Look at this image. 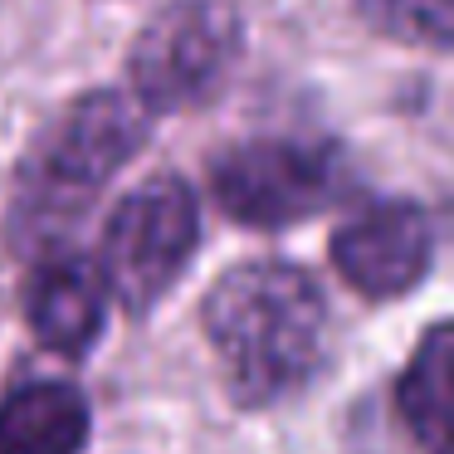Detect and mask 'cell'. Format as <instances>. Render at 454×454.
Segmentation results:
<instances>
[{"label":"cell","instance_id":"obj_1","mask_svg":"<svg viewBox=\"0 0 454 454\" xmlns=\"http://www.w3.org/2000/svg\"><path fill=\"white\" fill-rule=\"evenodd\" d=\"M200 327L230 395L239 405H274L323 362L327 298L308 269L288 259H249L206 294Z\"/></svg>","mask_w":454,"mask_h":454},{"label":"cell","instance_id":"obj_2","mask_svg":"<svg viewBox=\"0 0 454 454\" xmlns=\"http://www.w3.org/2000/svg\"><path fill=\"white\" fill-rule=\"evenodd\" d=\"M152 118L137 98L118 89H98L74 98L50 132L40 137L20 191V225L25 230H69V220L108 186L122 167L142 152Z\"/></svg>","mask_w":454,"mask_h":454},{"label":"cell","instance_id":"obj_3","mask_svg":"<svg viewBox=\"0 0 454 454\" xmlns=\"http://www.w3.org/2000/svg\"><path fill=\"white\" fill-rule=\"evenodd\" d=\"M245 30L225 0H176L137 30L128 50V89L147 113L206 103L230 79Z\"/></svg>","mask_w":454,"mask_h":454},{"label":"cell","instance_id":"obj_4","mask_svg":"<svg viewBox=\"0 0 454 454\" xmlns=\"http://www.w3.org/2000/svg\"><path fill=\"white\" fill-rule=\"evenodd\" d=\"M200 239V200L181 176L142 181L132 196L118 200L108 230H103V278L113 298L128 313H147L152 303L167 298L176 274L191 264Z\"/></svg>","mask_w":454,"mask_h":454},{"label":"cell","instance_id":"obj_5","mask_svg":"<svg viewBox=\"0 0 454 454\" xmlns=\"http://www.w3.org/2000/svg\"><path fill=\"white\" fill-rule=\"evenodd\" d=\"M210 196L230 220L284 230L317 215L337 196V152L308 137H249L215 152Z\"/></svg>","mask_w":454,"mask_h":454},{"label":"cell","instance_id":"obj_6","mask_svg":"<svg viewBox=\"0 0 454 454\" xmlns=\"http://www.w3.org/2000/svg\"><path fill=\"white\" fill-rule=\"evenodd\" d=\"M434 259V235L430 220L405 200H381L366 206L362 215L342 220L333 235V264L352 294L372 298V303H391V298L411 294Z\"/></svg>","mask_w":454,"mask_h":454},{"label":"cell","instance_id":"obj_7","mask_svg":"<svg viewBox=\"0 0 454 454\" xmlns=\"http://www.w3.org/2000/svg\"><path fill=\"white\" fill-rule=\"evenodd\" d=\"M108 298L113 288L103 278V264L83 259L79 249L54 245L30 274V294H25L30 333L59 356H83L108 323Z\"/></svg>","mask_w":454,"mask_h":454},{"label":"cell","instance_id":"obj_8","mask_svg":"<svg viewBox=\"0 0 454 454\" xmlns=\"http://www.w3.org/2000/svg\"><path fill=\"white\" fill-rule=\"evenodd\" d=\"M89 401L69 381H25L0 395V454H83Z\"/></svg>","mask_w":454,"mask_h":454},{"label":"cell","instance_id":"obj_9","mask_svg":"<svg viewBox=\"0 0 454 454\" xmlns=\"http://www.w3.org/2000/svg\"><path fill=\"white\" fill-rule=\"evenodd\" d=\"M395 411L425 454H454V317L415 342L395 381Z\"/></svg>","mask_w":454,"mask_h":454},{"label":"cell","instance_id":"obj_10","mask_svg":"<svg viewBox=\"0 0 454 454\" xmlns=\"http://www.w3.org/2000/svg\"><path fill=\"white\" fill-rule=\"evenodd\" d=\"M376 35L420 50H454V0H356Z\"/></svg>","mask_w":454,"mask_h":454}]
</instances>
